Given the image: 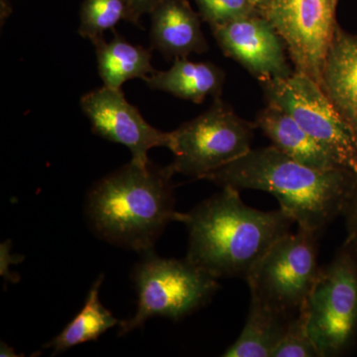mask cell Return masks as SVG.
<instances>
[{
  "mask_svg": "<svg viewBox=\"0 0 357 357\" xmlns=\"http://www.w3.org/2000/svg\"><path fill=\"white\" fill-rule=\"evenodd\" d=\"M239 192L222 188L189 213H181L178 218L188 231L185 258L217 279H245L296 223L282 208L265 211L250 208Z\"/></svg>",
  "mask_w": 357,
  "mask_h": 357,
  "instance_id": "cell-1",
  "label": "cell"
},
{
  "mask_svg": "<svg viewBox=\"0 0 357 357\" xmlns=\"http://www.w3.org/2000/svg\"><path fill=\"white\" fill-rule=\"evenodd\" d=\"M170 165L130 161L98 180L84 201V217L100 241L144 255L178 222Z\"/></svg>",
  "mask_w": 357,
  "mask_h": 357,
  "instance_id": "cell-2",
  "label": "cell"
},
{
  "mask_svg": "<svg viewBox=\"0 0 357 357\" xmlns=\"http://www.w3.org/2000/svg\"><path fill=\"white\" fill-rule=\"evenodd\" d=\"M356 173L321 171L295 161L273 146L251 149L204 180L218 187L269 192L302 229L321 232L342 215Z\"/></svg>",
  "mask_w": 357,
  "mask_h": 357,
  "instance_id": "cell-3",
  "label": "cell"
},
{
  "mask_svg": "<svg viewBox=\"0 0 357 357\" xmlns=\"http://www.w3.org/2000/svg\"><path fill=\"white\" fill-rule=\"evenodd\" d=\"M142 255L131 275L137 309L130 319L119 321V337L142 328L154 317L181 321L208 305L220 290L218 279L187 258L159 257L154 250Z\"/></svg>",
  "mask_w": 357,
  "mask_h": 357,
  "instance_id": "cell-4",
  "label": "cell"
},
{
  "mask_svg": "<svg viewBox=\"0 0 357 357\" xmlns=\"http://www.w3.org/2000/svg\"><path fill=\"white\" fill-rule=\"evenodd\" d=\"M319 234L299 227L277 241L245 277L250 300L290 318L298 314L321 270Z\"/></svg>",
  "mask_w": 357,
  "mask_h": 357,
  "instance_id": "cell-5",
  "label": "cell"
},
{
  "mask_svg": "<svg viewBox=\"0 0 357 357\" xmlns=\"http://www.w3.org/2000/svg\"><path fill=\"white\" fill-rule=\"evenodd\" d=\"M309 330L321 357L342 356L357 340V248L345 239L321 267L306 303Z\"/></svg>",
  "mask_w": 357,
  "mask_h": 357,
  "instance_id": "cell-6",
  "label": "cell"
},
{
  "mask_svg": "<svg viewBox=\"0 0 357 357\" xmlns=\"http://www.w3.org/2000/svg\"><path fill=\"white\" fill-rule=\"evenodd\" d=\"M255 122L241 119L234 109L215 98L208 110L172 131L170 164L175 174L204 178L251 150Z\"/></svg>",
  "mask_w": 357,
  "mask_h": 357,
  "instance_id": "cell-7",
  "label": "cell"
},
{
  "mask_svg": "<svg viewBox=\"0 0 357 357\" xmlns=\"http://www.w3.org/2000/svg\"><path fill=\"white\" fill-rule=\"evenodd\" d=\"M267 105L278 107L344 166L357 174V139L323 89L307 75L259 83Z\"/></svg>",
  "mask_w": 357,
  "mask_h": 357,
  "instance_id": "cell-8",
  "label": "cell"
},
{
  "mask_svg": "<svg viewBox=\"0 0 357 357\" xmlns=\"http://www.w3.org/2000/svg\"><path fill=\"white\" fill-rule=\"evenodd\" d=\"M335 0H267L259 9L287 47L295 70L321 86L324 63L337 22Z\"/></svg>",
  "mask_w": 357,
  "mask_h": 357,
  "instance_id": "cell-9",
  "label": "cell"
},
{
  "mask_svg": "<svg viewBox=\"0 0 357 357\" xmlns=\"http://www.w3.org/2000/svg\"><path fill=\"white\" fill-rule=\"evenodd\" d=\"M81 105L93 132L128 147L134 163L147 165L150 149L172 146V131L163 132L150 126L139 110L128 102L121 89L103 86L84 95Z\"/></svg>",
  "mask_w": 357,
  "mask_h": 357,
  "instance_id": "cell-10",
  "label": "cell"
},
{
  "mask_svg": "<svg viewBox=\"0 0 357 357\" xmlns=\"http://www.w3.org/2000/svg\"><path fill=\"white\" fill-rule=\"evenodd\" d=\"M223 54L244 68L259 83L293 74L287 47L260 13L211 26Z\"/></svg>",
  "mask_w": 357,
  "mask_h": 357,
  "instance_id": "cell-11",
  "label": "cell"
},
{
  "mask_svg": "<svg viewBox=\"0 0 357 357\" xmlns=\"http://www.w3.org/2000/svg\"><path fill=\"white\" fill-rule=\"evenodd\" d=\"M321 88L357 139V35L335 27Z\"/></svg>",
  "mask_w": 357,
  "mask_h": 357,
  "instance_id": "cell-12",
  "label": "cell"
},
{
  "mask_svg": "<svg viewBox=\"0 0 357 357\" xmlns=\"http://www.w3.org/2000/svg\"><path fill=\"white\" fill-rule=\"evenodd\" d=\"M151 41L167 58L204 53L208 42L201 20L185 0H163L152 13Z\"/></svg>",
  "mask_w": 357,
  "mask_h": 357,
  "instance_id": "cell-13",
  "label": "cell"
},
{
  "mask_svg": "<svg viewBox=\"0 0 357 357\" xmlns=\"http://www.w3.org/2000/svg\"><path fill=\"white\" fill-rule=\"evenodd\" d=\"M255 122L273 146L303 165L321 171L344 168L290 115L278 107L267 105L258 112Z\"/></svg>",
  "mask_w": 357,
  "mask_h": 357,
  "instance_id": "cell-14",
  "label": "cell"
},
{
  "mask_svg": "<svg viewBox=\"0 0 357 357\" xmlns=\"http://www.w3.org/2000/svg\"><path fill=\"white\" fill-rule=\"evenodd\" d=\"M144 82L155 91L202 103L208 96H222L225 73L213 63L192 62L187 58H177L170 69L164 72L155 70Z\"/></svg>",
  "mask_w": 357,
  "mask_h": 357,
  "instance_id": "cell-15",
  "label": "cell"
},
{
  "mask_svg": "<svg viewBox=\"0 0 357 357\" xmlns=\"http://www.w3.org/2000/svg\"><path fill=\"white\" fill-rule=\"evenodd\" d=\"M98 58V74L103 86L121 89L131 79H145L155 72L151 65V52L129 43L119 35L110 42L100 38L93 42Z\"/></svg>",
  "mask_w": 357,
  "mask_h": 357,
  "instance_id": "cell-16",
  "label": "cell"
},
{
  "mask_svg": "<svg viewBox=\"0 0 357 357\" xmlns=\"http://www.w3.org/2000/svg\"><path fill=\"white\" fill-rule=\"evenodd\" d=\"M291 318L250 300L248 319L241 335L222 356L272 357Z\"/></svg>",
  "mask_w": 357,
  "mask_h": 357,
  "instance_id": "cell-17",
  "label": "cell"
},
{
  "mask_svg": "<svg viewBox=\"0 0 357 357\" xmlns=\"http://www.w3.org/2000/svg\"><path fill=\"white\" fill-rule=\"evenodd\" d=\"M103 278V274L100 275L91 286L84 306L79 314L62 332L44 345L45 349H52L53 356L63 354L77 345L95 342L110 328L119 325V319L100 302V291Z\"/></svg>",
  "mask_w": 357,
  "mask_h": 357,
  "instance_id": "cell-18",
  "label": "cell"
},
{
  "mask_svg": "<svg viewBox=\"0 0 357 357\" xmlns=\"http://www.w3.org/2000/svg\"><path fill=\"white\" fill-rule=\"evenodd\" d=\"M121 20L136 24L129 0H84L79 32L84 38L95 42L103 38V33Z\"/></svg>",
  "mask_w": 357,
  "mask_h": 357,
  "instance_id": "cell-19",
  "label": "cell"
},
{
  "mask_svg": "<svg viewBox=\"0 0 357 357\" xmlns=\"http://www.w3.org/2000/svg\"><path fill=\"white\" fill-rule=\"evenodd\" d=\"M272 357H321L310 333L306 305L289 321Z\"/></svg>",
  "mask_w": 357,
  "mask_h": 357,
  "instance_id": "cell-20",
  "label": "cell"
},
{
  "mask_svg": "<svg viewBox=\"0 0 357 357\" xmlns=\"http://www.w3.org/2000/svg\"><path fill=\"white\" fill-rule=\"evenodd\" d=\"M199 16L210 26L258 14L259 11L248 0H195Z\"/></svg>",
  "mask_w": 357,
  "mask_h": 357,
  "instance_id": "cell-21",
  "label": "cell"
},
{
  "mask_svg": "<svg viewBox=\"0 0 357 357\" xmlns=\"http://www.w3.org/2000/svg\"><path fill=\"white\" fill-rule=\"evenodd\" d=\"M342 215L344 218L347 238L356 244L357 248V174Z\"/></svg>",
  "mask_w": 357,
  "mask_h": 357,
  "instance_id": "cell-22",
  "label": "cell"
},
{
  "mask_svg": "<svg viewBox=\"0 0 357 357\" xmlns=\"http://www.w3.org/2000/svg\"><path fill=\"white\" fill-rule=\"evenodd\" d=\"M132 8L136 24H138L141 16L144 13H151L152 10L163 0H129Z\"/></svg>",
  "mask_w": 357,
  "mask_h": 357,
  "instance_id": "cell-23",
  "label": "cell"
},
{
  "mask_svg": "<svg viewBox=\"0 0 357 357\" xmlns=\"http://www.w3.org/2000/svg\"><path fill=\"white\" fill-rule=\"evenodd\" d=\"M248 1L249 3L252 4V6L259 11V9L264 6L265 2H266L267 0H248Z\"/></svg>",
  "mask_w": 357,
  "mask_h": 357,
  "instance_id": "cell-24",
  "label": "cell"
},
{
  "mask_svg": "<svg viewBox=\"0 0 357 357\" xmlns=\"http://www.w3.org/2000/svg\"><path fill=\"white\" fill-rule=\"evenodd\" d=\"M338 1H340V0H335V3L337 4L338 3Z\"/></svg>",
  "mask_w": 357,
  "mask_h": 357,
  "instance_id": "cell-25",
  "label": "cell"
}]
</instances>
